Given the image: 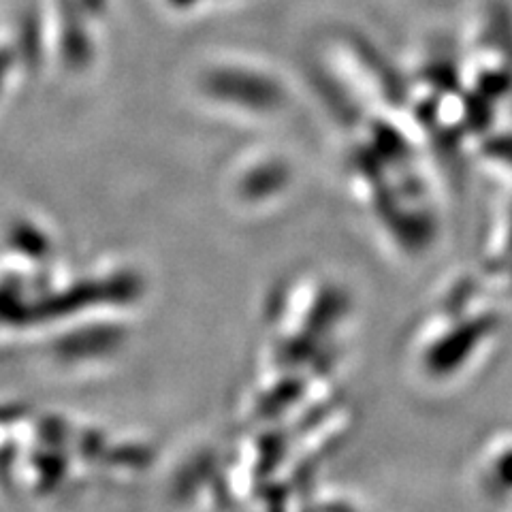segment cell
Listing matches in <instances>:
<instances>
[{"mask_svg":"<svg viewBox=\"0 0 512 512\" xmlns=\"http://www.w3.org/2000/svg\"><path fill=\"white\" fill-rule=\"evenodd\" d=\"M493 299L478 274H466L448 286L421 333L419 365L427 380L459 378L498 340L502 316Z\"/></svg>","mask_w":512,"mask_h":512,"instance_id":"6da1fadb","label":"cell"},{"mask_svg":"<svg viewBox=\"0 0 512 512\" xmlns=\"http://www.w3.org/2000/svg\"><path fill=\"white\" fill-rule=\"evenodd\" d=\"M478 278L495 299L512 297V201L504 205L491 224L480 256Z\"/></svg>","mask_w":512,"mask_h":512,"instance_id":"7a4b0ae2","label":"cell"},{"mask_svg":"<svg viewBox=\"0 0 512 512\" xmlns=\"http://www.w3.org/2000/svg\"><path fill=\"white\" fill-rule=\"evenodd\" d=\"M478 478L489 498H512V438H500L485 448L478 463Z\"/></svg>","mask_w":512,"mask_h":512,"instance_id":"3957f363","label":"cell"},{"mask_svg":"<svg viewBox=\"0 0 512 512\" xmlns=\"http://www.w3.org/2000/svg\"><path fill=\"white\" fill-rule=\"evenodd\" d=\"M483 158L489 165L512 173V133L498 135L495 139L487 141L483 148Z\"/></svg>","mask_w":512,"mask_h":512,"instance_id":"277c9868","label":"cell"}]
</instances>
